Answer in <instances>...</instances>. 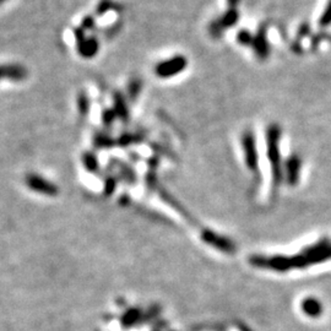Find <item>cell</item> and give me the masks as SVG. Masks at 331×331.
I'll return each mask as SVG.
<instances>
[{"mask_svg":"<svg viewBox=\"0 0 331 331\" xmlns=\"http://www.w3.org/2000/svg\"><path fill=\"white\" fill-rule=\"evenodd\" d=\"M329 259H331V243L327 240H323L308 247L299 255L287 256L288 270L303 269L305 266L320 264Z\"/></svg>","mask_w":331,"mask_h":331,"instance_id":"obj_1","label":"cell"},{"mask_svg":"<svg viewBox=\"0 0 331 331\" xmlns=\"http://www.w3.org/2000/svg\"><path fill=\"white\" fill-rule=\"evenodd\" d=\"M280 144H281V128L276 124H271L266 129V152L272 168V177L275 186H279L281 183L283 174Z\"/></svg>","mask_w":331,"mask_h":331,"instance_id":"obj_2","label":"cell"},{"mask_svg":"<svg viewBox=\"0 0 331 331\" xmlns=\"http://www.w3.org/2000/svg\"><path fill=\"white\" fill-rule=\"evenodd\" d=\"M188 66V59L184 56H174L161 60L155 65V75L160 79H171L182 74Z\"/></svg>","mask_w":331,"mask_h":331,"instance_id":"obj_3","label":"cell"},{"mask_svg":"<svg viewBox=\"0 0 331 331\" xmlns=\"http://www.w3.org/2000/svg\"><path fill=\"white\" fill-rule=\"evenodd\" d=\"M242 148H243L244 161H246L247 167L250 171L255 172L258 166H259V155H258L255 138L251 132H246L242 136Z\"/></svg>","mask_w":331,"mask_h":331,"instance_id":"obj_4","label":"cell"},{"mask_svg":"<svg viewBox=\"0 0 331 331\" xmlns=\"http://www.w3.org/2000/svg\"><path fill=\"white\" fill-rule=\"evenodd\" d=\"M28 78V70L25 65L19 63L0 64V81L9 80L11 82H21Z\"/></svg>","mask_w":331,"mask_h":331,"instance_id":"obj_5","label":"cell"},{"mask_svg":"<svg viewBox=\"0 0 331 331\" xmlns=\"http://www.w3.org/2000/svg\"><path fill=\"white\" fill-rule=\"evenodd\" d=\"M203 240L205 241L208 244H210V246L215 247L216 249L224 251V253L231 254L235 250V246H234L233 242L227 240V238L222 237V235L216 234L215 232H212V231L204 232Z\"/></svg>","mask_w":331,"mask_h":331,"instance_id":"obj_6","label":"cell"},{"mask_svg":"<svg viewBox=\"0 0 331 331\" xmlns=\"http://www.w3.org/2000/svg\"><path fill=\"white\" fill-rule=\"evenodd\" d=\"M238 19H240V14H238L237 10L231 9V10H228L226 14L222 15L217 21L212 22L211 26H210V31H211V33L216 37L221 36L222 31H224L225 28H230L234 26L235 22L238 21Z\"/></svg>","mask_w":331,"mask_h":331,"instance_id":"obj_7","label":"cell"},{"mask_svg":"<svg viewBox=\"0 0 331 331\" xmlns=\"http://www.w3.org/2000/svg\"><path fill=\"white\" fill-rule=\"evenodd\" d=\"M302 168V160L298 155H293L288 158L285 164V173L286 182L289 186H296L299 180V173H301Z\"/></svg>","mask_w":331,"mask_h":331,"instance_id":"obj_8","label":"cell"},{"mask_svg":"<svg viewBox=\"0 0 331 331\" xmlns=\"http://www.w3.org/2000/svg\"><path fill=\"white\" fill-rule=\"evenodd\" d=\"M76 43H78V52L82 58H94L100 50V42L96 37H85Z\"/></svg>","mask_w":331,"mask_h":331,"instance_id":"obj_9","label":"cell"},{"mask_svg":"<svg viewBox=\"0 0 331 331\" xmlns=\"http://www.w3.org/2000/svg\"><path fill=\"white\" fill-rule=\"evenodd\" d=\"M253 48L254 52H255L256 57H259L260 59H265L270 53V47H269V42H267L266 38V32L265 31H259V33L254 37L253 41Z\"/></svg>","mask_w":331,"mask_h":331,"instance_id":"obj_10","label":"cell"},{"mask_svg":"<svg viewBox=\"0 0 331 331\" xmlns=\"http://www.w3.org/2000/svg\"><path fill=\"white\" fill-rule=\"evenodd\" d=\"M302 310L305 315H308L309 318H318L323 313V304L320 303L318 299L315 298H305L302 302Z\"/></svg>","mask_w":331,"mask_h":331,"instance_id":"obj_11","label":"cell"},{"mask_svg":"<svg viewBox=\"0 0 331 331\" xmlns=\"http://www.w3.org/2000/svg\"><path fill=\"white\" fill-rule=\"evenodd\" d=\"M319 25L321 27H329L331 25V0L327 2L323 14H321L319 19Z\"/></svg>","mask_w":331,"mask_h":331,"instance_id":"obj_12","label":"cell"},{"mask_svg":"<svg viewBox=\"0 0 331 331\" xmlns=\"http://www.w3.org/2000/svg\"><path fill=\"white\" fill-rule=\"evenodd\" d=\"M254 41V36H251L249 31L242 30L237 33V42L242 46H251Z\"/></svg>","mask_w":331,"mask_h":331,"instance_id":"obj_13","label":"cell"},{"mask_svg":"<svg viewBox=\"0 0 331 331\" xmlns=\"http://www.w3.org/2000/svg\"><path fill=\"white\" fill-rule=\"evenodd\" d=\"M78 106H79V112L81 114H86L88 112V106H90V102H88V98L86 97V95H80L78 100Z\"/></svg>","mask_w":331,"mask_h":331,"instance_id":"obj_14","label":"cell"},{"mask_svg":"<svg viewBox=\"0 0 331 331\" xmlns=\"http://www.w3.org/2000/svg\"><path fill=\"white\" fill-rule=\"evenodd\" d=\"M6 2H8V0H0V6H2L3 4H5Z\"/></svg>","mask_w":331,"mask_h":331,"instance_id":"obj_15","label":"cell"}]
</instances>
